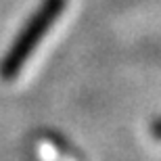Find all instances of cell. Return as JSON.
<instances>
[{
	"instance_id": "cell-2",
	"label": "cell",
	"mask_w": 161,
	"mask_h": 161,
	"mask_svg": "<svg viewBox=\"0 0 161 161\" xmlns=\"http://www.w3.org/2000/svg\"><path fill=\"white\" fill-rule=\"evenodd\" d=\"M149 132H151V136L155 138V140H159V142H161V117H155V119L151 121Z\"/></svg>"
},
{
	"instance_id": "cell-1",
	"label": "cell",
	"mask_w": 161,
	"mask_h": 161,
	"mask_svg": "<svg viewBox=\"0 0 161 161\" xmlns=\"http://www.w3.org/2000/svg\"><path fill=\"white\" fill-rule=\"evenodd\" d=\"M67 0H42L38 11L27 19L23 30L19 31V36L6 50L4 59L0 61V78L2 80H15L25 65V61L30 59L36 46L42 42V38L48 34V30L54 25L59 15L65 11Z\"/></svg>"
}]
</instances>
